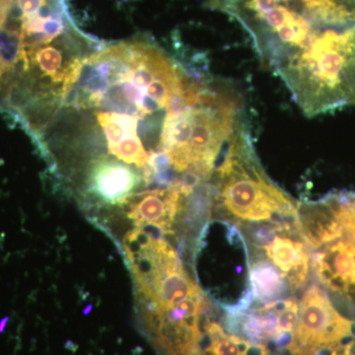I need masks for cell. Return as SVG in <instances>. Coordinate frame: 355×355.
Instances as JSON below:
<instances>
[{
    "mask_svg": "<svg viewBox=\"0 0 355 355\" xmlns=\"http://www.w3.org/2000/svg\"><path fill=\"white\" fill-rule=\"evenodd\" d=\"M309 116L355 106V0H209Z\"/></svg>",
    "mask_w": 355,
    "mask_h": 355,
    "instance_id": "1",
    "label": "cell"
},
{
    "mask_svg": "<svg viewBox=\"0 0 355 355\" xmlns=\"http://www.w3.org/2000/svg\"><path fill=\"white\" fill-rule=\"evenodd\" d=\"M190 67L149 42H125L74 60L58 92L65 106L146 123L164 118Z\"/></svg>",
    "mask_w": 355,
    "mask_h": 355,
    "instance_id": "2",
    "label": "cell"
},
{
    "mask_svg": "<svg viewBox=\"0 0 355 355\" xmlns=\"http://www.w3.org/2000/svg\"><path fill=\"white\" fill-rule=\"evenodd\" d=\"M161 236L135 228L123 241L142 330L162 355H202L209 298Z\"/></svg>",
    "mask_w": 355,
    "mask_h": 355,
    "instance_id": "3",
    "label": "cell"
},
{
    "mask_svg": "<svg viewBox=\"0 0 355 355\" xmlns=\"http://www.w3.org/2000/svg\"><path fill=\"white\" fill-rule=\"evenodd\" d=\"M349 345H355V323L343 316L323 287L311 284L299 306L288 355H314Z\"/></svg>",
    "mask_w": 355,
    "mask_h": 355,
    "instance_id": "4",
    "label": "cell"
},
{
    "mask_svg": "<svg viewBox=\"0 0 355 355\" xmlns=\"http://www.w3.org/2000/svg\"><path fill=\"white\" fill-rule=\"evenodd\" d=\"M200 191H193L181 184L153 189L133 196L127 203L128 218L137 228L153 229L160 234H173V227Z\"/></svg>",
    "mask_w": 355,
    "mask_h": 355,
    "instance_id": "5",
    "label": "cell"
},
{
    "mask_svg": "<svg viewBox=\"0 0 355 355\" xmlns=\"http://www.w3.org/2000/svg\"><path fill=\"white\" fill-rule=\"evenodd\" d=\"M144 176L114 159L103 158L91 166L87 191L98 202L107 205H125L141 186Z\"/></svg>",
    "mask_w": 355,
    "mask_h": 355,
    "instance_id": "6",
    "label": "cell"
},
{
    "mask_svg": "<svg viewBox=\"0 0 355 355\" xmlns=\"http://www.w3.org/2000/svg\"><path fill=\"white\" fill-rule=\"evenodd\" d=\"M203 324V340H207L202 345L205 355H272L265 343L249 342L241 336L225 333L220 324L210 318Z\"/></svg>",
    "mask_w": 355,
    "mask_h": 355,
    "instance_id": "7",
    "label": "cell"
},
{
    "mask_svg": "<svg viewBox=\"0 0 355 355\" xmlns=\"http://www.w3.org/2000/svg\"><path fill=\"white\" fill-rule=\"evenodd\" d=\"M251 286L253 302L279 300L291 289L286 277L272 263L260 257L251 256Z\"/></svg>",
    "mask_w": 355,
    "mask_h": 355,
    "instance_id": "8",
    "label": "cell"
},
{
    "mask_svg": "<svg viewBox=\"0 0 355 355\" xmlns=\"http://www.w3.org/2000/svg\"><path fill=\"white\" fill-rule=\"evenodd\" d=\"M96 116L106 135L110 153L123 142L139 137L137 133L139 119L135 116L103 112H97Z\"/></svg>",
    "mask_w": 355,
    "mask_h": 355,
    "instance_id": "9",
    "label": "cell"
}]
</instances>
